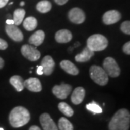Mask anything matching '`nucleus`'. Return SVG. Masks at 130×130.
Segmentation results:
<instances>
[{"instance_id":"f257e3e1","label":"nucleus","mask_w":130,"mask_h":130,"mask_svg":"<svg viewBox=\"0 0 130 130\" xmlns=\"http://www.w3.org/2000/svg\"><path fill=\"white\" fill-rule=\"evenodd\" d=\"M129 111L126 108H121L111 118L108 124V130H129Z\"/></svg>"},{"instance_id":"f03ea898","label":"nucleus","mask_w":130,"mask_h":130,"mask_svg":"<svg viewBox=\"0 0 130 130\" xmlns=\"http://www.w3.org/2000/svg\"><path fill=\"white\" fill-rule=\"evenodd\" d=\"M30 119V115L27 108L23 106L14 107L9 116V123L12 127L18 128L27 124Z\"/></svg>"},{"instance_id":"7ed1b4c3","label":"nucleus","mask_w":130,"mask_h":130,"mask_svg":"<svg viewBox=\"0 0 130 130\" xmlns=\"http://www.w3.org/2000/svg\"><path fill=\"white\" fill-rule=\"evenodd\" d=\"M108 41L105 36L101 34H94L87 40V47L93 51H100L106 49Z\"/></svg>"},{"instance_id":"20e7f679","label":"nucleus","mask_w":130,"mask_h":130,"mask_svg":"<svg viewBox=\"0 0 130 130\" xmlns=\"http://www.w3.org/2000/svg\"><path fill=\"white\" fill-rule=\"evenodd\" d=\"M90 78L98 85L104 86L108 82V76L103 70L102 67L93 65L90 68Z\"/></svg>"},{"instance_id":"39448f33","label":"nucleus","mask_w":130,"mask_h":130,"mask_svg":"<svg viewBox=\"0 0 130 130\" xmlns=\"http://www.w3.org/2000/svg\"><path fill=\"white\" fill-rule=\"evenodd\" d=\"M103 69L108 77H117L121 73V70L116 60L112 57H106L103 62Z\"/></svg>"},{"instance_id":"423d86ee","label":"nucleus","mask_w":130,"mask_h":130,"mask_svg":"<svg viewBox=\"0 0 130 130\" xmlns=\"http://www.w3.org/2000/svg\"><path fill=\"white\" fill-rule=\"evenodd\" d=\"M21 53L27 59L31 61H36L38 60L41 57L40 51L37 50L35 47L30 45H24L21 48Z\"/></svg>"},{"instance_id":"0eeeda50","label":"nucleus","mask_w":130,"mask_h":130,"mask_svg":"<svg viewBox=\"0 0 130 130\" xmlns=\"http://www.w3.org/2000/svg\"><path fill=\"white\" fill-rule=\"evenodd\" d=\"M72 86L68 84L61 83L60 85H55L52 88V93L59 99H65L72 91Z\"/></svg>"},{"instance_id":"6e6552de","label":"nucleus","mask_w":130,"mask_h":130,"mask_svg":"<svg viewBox=\"0 0 130 130\" xmlns=\"http://www.w3.org/2000/svg\"><path fill=\"white\" fill-rule=\"evenodd\" d=\"M5 30L11 39L16 42H20L23 40V34L22 31L15 25H7Z\"/></svg>"},{"instance_id":"1a4fd4ad","label":"nucleus","mask_w":130,"mask_h":130,"mask_svg":"<svg viewBox=\"0 0 130 130\" xmlns=\"http://www.w3.org/2000/svg\"><path fill=\"white\" fill-rule=\"evenodd\" d=\"M68 18L73 23L81 24L85 20V14L81 9L74 7L69 12Z\"/></svg>"},{"instance_id":"9d476101","label":"nucleus","mask_w":130,"mask_h":130,"mask_svg":"<svg viewBox=\"0 0 130 130\" xmlns=\"http://www.w3.org/2000/svg\"><path fill=\"white\" fill-rule=\"evenodd\" d=\"M121 18V13L117 10H109L103 15V22L106 25H112L119 22Z\"/></svg>"},{"instance_id":"9b49d317","label":"nucleus","mask_w":130,"mask_h":130,"mask_svg":"<svg viewBox=\"0 0 130 130\" xmlns=\"http://www.w3.org/2000/svg\"><path fill=\"white\" fill-rule=\"evenodd\" d=\"M40 123L43 130H58V127L47 113H42L40 116Z\"/></svg>"},{"instance_id":"f8f14e48","label":"nucleus","mask_w":130,"mask_h":130,"mask_svg":"<svg viewBox=\"0 0 130 130\" xmlns=\"http://www.w3.org/2000/svg\"><path fill=\"white\" fill-rule=\"evenodd\" d=\"M24 88L32 92H41L42 90V85L41 81L36 77H30L23 82Z\"/></svg>"},{"instance_id":"ddd939ff","label":"nucleus","mask_w":130,"mask_h":130,"mask_svg":"<svg viewBox=\"0 0 130 130\" xmlns=\"http://www.w3.org/2000/svg\"><path fill=\"white\" fill-rule=\"evenodd\" d=\"M41 66L43 67V74H46V76H48L52 74L54 67H55V62L52 57L50 56H46L43 57L42 59Z\"/></svg>"},{"instance_id":"4468645a","label":"nucleus","mask_w":130,"mask_h":130,"mask_svg":"<svg viewBox=\"0 0 130 130\" xmlns=\"http://www.w3.org/2000/svg\"><path fill=\"white\" fill-rule=\"evenodd\" d=\"M72 34L67 29H62L57 31L55 34V40L59 43H67L72 40Z\"/></svg>"},{"instance_id":"2eb2a0df","label":"nucleus","mask_w":130,"mask_h":130,"mask_svg":"<svg viewBox=\"0 0 130 130\" xmlns=\"http://www.w3.org/2000/svg\"><path fill=\"white\" fill-rule=\"evenodd\" d=\"M60 67L68 74L72 75H77L79 74V70L75 65L70 60H62L60 62Z\"/></svg>"},{"instance_id":"dca6fc26","label":"nucleus","mask_w":130,"mask_h":130,"mask_svg":"<svg viewBox=\"0 0 130 130\" xmlns=\"http://www.w3.org/2000/svg\"><path fill=\"white\" fill-rule=\"evenodd\" d=\"M85 96V90L83 87H78L75 88L71 96V101L75 105L80 104L83 102Z\"/></svg>"},{"instance_id":"f3484780","label":"nucleus","mask_w":130,"mask_h":130,"mask_svg":"<svg viewBox=\"0 0 130 130\" xmlns=\"http://www.w3.org/2000/svg\"><path fill=\"white\" fill-rule=\"evenodd\" d=\"M45 39V32L43 30H37L30 37L28 42L29 43L34 45L35 46H38L41 45Z\"/></svg>"},{"instance_id":"a211bd4d","label":"nucleus","mask_w":130,"mask_h":130,"mask_svg":"<svg viewBox=\"0 0 130 130\" xmlns=\"http://www.w3.org/2000/svg\"><path fill=\"white\" fill-rule=\"evenodd\" d=\"M94 56V51H91L90 48L86 46L81 53L77 54L74 59L77 62H86L88 61Z\"/></svg>"},{"instance_id":"6ab92c4d","label":"nucleus","mask_w":130,"mask_h":130,"mask_svg":"<svg viewBox=\"0 0 130 130\" xmlns=\"http://www.w3.org/2000/svg\"><path fill=\"white\" fill-rule=\"evenodd\" d=\"M23 78L19 76V75H14L12 76L10 79H9V83L10 84L14 87V88L16 89V90L18 92H20L22 91L24 88L23 85Z\"/></svg>"},{"instance_id":"aec40b11","label":"nucleus","mask_w":130,"mask_h":130,"mask_svg":"<svg viewBox=\"0 0 130 130\" xmlns=\"http://www.w3.org/2000/svg\"><path fill=\"white\" fill-rule=\"evenodd\" d=\"M37 20L34 17H28L23 20V27L28 31H32L37 27Z\"/></svg>"},{"instance_id":"412c9836","label":"nucleus","mask_w":130,"mask_h":130,"mask_svg":"<svg viewBox=\"0 0 130 130\" xmlns=\"http://www.w3.org/2000/svg\"><path fill=\"white\" fill-rule=\"evenodd\" d=\"M51 9V4L47 0L41 1L36 5V9L41 13H47Z\"/></svg>"},{"instance_id":"4be33fe9","label":"nucleus","mask_w":130,"mask_h":130,"mask_svg":"<svg viewBox=\"0 0 130 130\" xmlns=\"http://www.w3.org/2000/svg\"><path fill=\"white\" fill-rule=\"evenodd\" d=\"M25 11L23 9H17L14 12L13 14V20H14V25L18 26L23 23V19L25 18Z\"/></svg>"},{"instance_id":"5701e85b","label":"nucleus","mask_w":130,"mask_h":130,"mask_svg":"<svg viewBox=\"0 0 130 130\" xmlns=\"http://www.w3.org/2000/svg\"><path fill=\"white\" fill-rule=\"evenodd\" d=\"M58 108L59 109L62 113H64L65 116L67 117H71L74 114V111L71 107L64 102H61L58 105Z\"/></svg>"},{"instance_id":"b1692460","label":"nucleus","mask_w":130,"mask_h":130,"mask_svg":"<svg viewBox=\"0 0 130 130\" xmlns=\"http://www.w3.org/2000/svg\"><path fill=\"white\" fill-rule=\"evenodd\" d=\"M58 127L59 130H74V126L66 118L61 117L59 120Z\"/></svg>"},{"instance_id":"393cba45","label":"nucleus","mask_w":130,"mask_h":130,"mask_svg":"<svg viewBox=\"0 0 130 130\" xmlns=\"http://www.w3.org/2000/svg\"><path fill=\"white\" fill-rule=\"evenodd\" d=\"M86 108L91 111L92 113H93L94 114H96V113H101L103 111L102 108L99 105H98L96 103L95 101H93L90 103H88L86 105Z\"/></svg>"},{"instance_id":"a878e982","label":"nucleus","mask_w":130,"mask_h":130,"mask_svg":"<svg viewBox=\"0 0 130 130\" xmlns=\"http://www.w3.org/2000/svg\"><path fill=\"white\" fill-rule=\"evenodd\" d=\"M120 29L122 32L126 35H130V22L129 21H124L121 25Z\"/></svg>"},{"instance_id":"bb28decb","label":"nucleus","mask_w":130,"mask_h":130,"mask_svg":"<svg viewBox=\"0 0 130 130\" xmlns=\"http://www.w3.org/2000/svg\"><path fill=\"white\" fill-rule=\"evenodd\" d=\"M123 51L126 54L129 55L130 54V42L128 41L123 46Z\"/></svg>"},{"instance_id":"cd10ccee","label":"nucleus","mask_w":130,"mask_h":130,"mask_svg":"<svg viewBox=\"0 0 130 130\" xmlns=\"http://www.w3.org/2000/svg\"><path fill=\"white\" fill-rule=\"evenodd\" d=\"M7 47H8L7 43L5 41V40L0 38V50H5V49H7Z\"/></svg>"},{"instance_id":"c85d7f7f","label":"nucleus","mask_w":130,"mask_h":130,"mask_svg":"<svg viewBox=\"0 0 130 130\" xmlns=\"http://www.w3.org/2000/svg\"><path fill=\"white\" fill-rule=\"evenodd\" d=\"M54 2H56L57 5H64L68 2V0H54Z\"/></svg>"},{"instance_id":"c756f323","label":"nucleus","mask_w":130,"mask_h":130,"mask_svg":"<svg viewBox=\"0 0 130 130\" xmlns=\"http://www.w3.org/2000/svg\"><path fill=\"white\" fill-rule=\"evenodd\" d=\"M9 0H0V8H2L8 3Z\"/></svg>"},{"instance_id":"7c9ffc66","label":"nucleus","mask_w":130,"mask_h":130,"mask_svg":"<svg viewBox=\"0 0 130 130\" xmlns=\"http://www.w3.org/2000/svg\"><path fill=\"white\" fill-rule=\"evenodd\" d=\"M37 74L38 75H42V74H43V67H42V66H38V68H37Z\"/></svg>"},{"instance_id":"2f4dec72","label":"nucleus","mask_w":130,"mask_h":130,"mask_svg":"<svg viewBox=\"0 0 130 130\" xmlns=\"http://www.w3.org/2000/svg\"><path fill=\"white\" fill-rule=\"evenodd\" d=\"M4 65H5V61L2 57H0V70L3 68Z\"/></svg>"},{"instance_id":"473e14b6","label":"nucleus","mask_w":130,"mask_h":130,"mask_svg":"<svg viewBox=\"0 0 130 130\" xmlns=\"http://www.w3.org/2000/svg\"><path fill=\"white\" fill-rule=\"evenodd\" d=\"M6 23L7 25H14V20L11 19H8L6 20Z\"/></svg>"},{"instance_id":"72a5a7b5","label":"nucleus","mask_w":130,"mask_h":130,"mask_svg":"<svg viewBox=\"0 0 130 130\" xmlns=\"http://www.w3.org/2000/svg\"><path fill=\"white\" fill-rule=\"evenodd\" d=\"M29 130H41V129L38 126H30V129H29Z\"/></svg>"},{"instance_id":"f704fd0d","label":"nucleus","mask_w":130,"mask_h":130,"mask_svg":"<svg viewBox=\"0 0 130 130\" xmlns=\"http://www.w3.org/2000/svg\"><path fill=\"white\" fill-rule=\"evenodd\" d=\"M20 5L21 7H23V6L25 5V2H20Z\"/></svg>"},{"instance_id":"c9c22d12","label":"nucleus","mask_w":130,"mask_h":130,"mask_svg":"<svg viewBox=\"0 0 130 130\" xmlns=\"http://www.w3.org/2000/svg\"><path fill=\"white\" fill-rule=\"evenodd\" d=\"M0 130H4V129H3V128H1V127H0Z\"/></svg>"}]
</instances>
